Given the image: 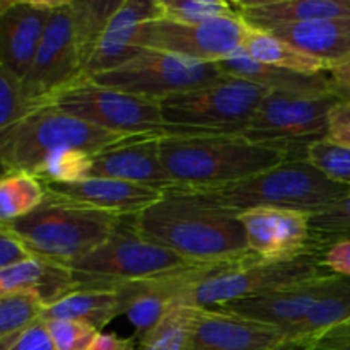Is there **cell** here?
Returning a JSON list of instances; mask_svg holds the SVG:
<instances>
[{
    "label": "cell",
    "mask_w": 350,
    "mask_h": 350,
    "mask_svg": "<svg viewBox=\"0 0 350 350\" xmlns=\"http://www.w3.org/2000/svg\"><path fill=\"white\" fill-rule=\"evenodd\" d=\"M147 241L170 250L191 265L228 263L250 256L238 212L191 188H174L133 217Z\"/></svg>",
    "instance_id": "obj_1"
},
{
    "label": "cell",
    "mask_w": 350,
    "mask_h": 350,
    "mask_svg": "<svg viewBox=\"0 0 350 350\" xmlns=\"http://www.w3.org/2000/svg\"><path fill=\"white\" fill-rule=\"evenodd\" d=\"M161 159L180 188L211 190L248 180L289 159L286 152L239 135H163Z\"/></svg>",
    "instance_id": "obj_2"
},
{
    "label": "cell",
    "mask_w": 350,
    "mask_h": 350,
    "mask_svg": "<svg viewBox=\"0 0 350 350\" xmlns=\"http://www.w3.org/2000/svg\"><path fill=\"white\" fill-rule=\"evenodd\" d=\"M123 217L74 204L46 190L43 204L7 226L31 256L70 267L108 241Z\"/></svg>",
    "instance_id": "obj_3"
},
{
    "label": "cell",
    "mask_w": 350,
    "mask_h": 350,
    "mask_svg": "<svg viewBox=\"0 0 350 350\" xmlns=\"http://www.w3.org/2000/svg\"><path fill=\"white\" fill-rule=\"evenodd\" d=\"M197 191L238 214L250 208H286L313 215L342 200L350 187L332 181L308 161L287 159L248 180Z\"/></svg>",
    "instance_id": "obj_4"
},
{
    "label": "cell",
    "mask_w": 350,
    "mask_h": 350,
    "mask_svg": "<svg viewBox=\"0 0 350 350\" xmlns=\"http://www.w3.org/2000/svg\"><path fill=\"white\" fill-rule=\"evenodd\" d=\"M123 139L126 137L89 125L53 105L36 106L0 132V167L33 174L41 161L57 150L77 149L94 156Z\"/></svg>",
    "instance_id": "obj_5"
},
{
    "label": "cell",
    "mask_w": 350,
    "mask_h": 350,
    "mask_svg": "<svg viewBox=\"0 0 350 350\" xmlns=\"http://www.w3.org/2000/svg\"><path fill=\"white\" fill-rule=\"evenodd\" d=\"M269 89L226 75L219 82L159 101L166 135H241Z\"/></svg>",
    "instance_id": "obj_6"
},
{
    "label": "cell",
    "mask_w": 350,
    "mask_h": 350,
    "mask_svg": "<svg viewBox=\"0 0 350 350\" xmlns=\"http://www.w3.org/2000/svg\"><path fill=\"white\" fill-rule=\"evenodd\" d=\"M195 267L170 250L144 239L133 228V217H123L115 234L72 263L81 287H113L118 284L152 279Z\"/></svg>",
    "instance_id": "obj_7"
},
{
    "label": "cell",
    "mask_w": 350,
    "mask_h": 350,
    "mask_svg": "<svg viewBox=\"0 0 350 350\" xmlns=\"http://www.w3.org/2000/svg\"><path fill=\"white\" fill-rule=\"evenodd\" d=\"M340 101H344L340 94L269 92L239 137L282 150L289 159H304L308 147L327 137L328 116Z\"/></svg>",
    "instance_id": "obj_8"
},
{
    "label": "cell",
    "mask_w": 350,
    "mask_h": 350,
    "mask_svg": "<svg viewBox=\"0 0 350 350\" xmlns=\"http://www.w3.org/2000/svg\"><path fill=\"white\" fill-rule=\"evenodd\" d=\"M325 272L318 256L269 262L250 255L234 262L221 263L204 280L185 294L181 303L197 310H212L246 297L260 296L291 284L313 279Z\"/></svg>",
    "instance_id": "obj_9"
},
{
    "label": "cell",
    "mask_w": 350,
    "mask_h": 350,
    "mask_svg": "<svg viewBox=\"0 0 350 350\" xmlns=\"http://www.w3.org/2000/svg\"><path fill=\"white\" fill-rule=\"evenodd\" d=\"M48 105L116 135H166L159 103L88 77L65 88Z\"/></svg>",
    "instance_id": "obj_10"
},
{
    "label": "cell",
    "mask_w": 350,
    "mask_h": 350,
    "mask_svg": "<svg viewBox=\"0 0 350 350\" xmlns=\"http://www.w3.org/2000/svg\"><path fill=\"white\" fill-rule=\"evenodd\" d=\"M224 77L226 74H222L217 64L144 48L133 60L88 79L159 103L170 96L211 85Z\"/></svg>",
    "instance_id": "obj_11"
},
{
    "label": "cell",
    "mask_w": 350,
    "mask_h": 350,
    "mask_svg": "<svg viewBox=\"0 0 350 350\" xmlns=\"http://www.w3.org/2000/svg\"><path fill=\"white\" fill-rule=\"evenodd\" d=\"M85 79L70 0H57L34 60L21 82L29 108L48 105L60 91Z\"/></svg>",
    "instance_id": "obj_12"
},
{
    "label": "cell",
    "mask_w": 350,
    "mask_h": 350,
    "mask_svg": "<svg viewBox=\"0 0 350 350\" xmlns=\"http://www.w3.org/2000/svg\"><path fill=\"white\" fill-rule=\"evenodd\" d=\"M248 26L238 16L202 24H183L156 17L139 33V44L197 62L219 64L241 51Z\"/></svg>",
    "instance_id": "obj_13"
},
{
    "label": "cell",
    "mask_w": 350,
    "mask_h": 350,
    "mask_svg": "<svg viewBox=\"0 0 350 350\" xmlns=\"http://www.w3.org/2000/svg\"><path fill=\"white\" fill-rule=\"evenodd\" d=\"M217 265H195L152 279L118 284L115 287L120 301V314H125L135 328V340L149 334L174 304L181 303L185 294L200 280L211 275Z\"/></svg>",
    "instance_id": "obj_14"
},
{
    "label": "cell",
    "mask_w": 350,
    "mask_h": 350,
    "mask_svg": "<svg viewBox=\"0 0 350 350\" xmlns=\"http://www.w3.org/2000/svg\"><path fill=\"white\" fill-rule=\"evenodd\" d=\"M253 256L269 262L318 256L310 214L286 208H250L239 214Z\"/></svg>",
    "instance_id": "obj_15"
},
{
    "label": "cell",
    "mask_w": 350,
    "mask_h": 350,
    "mask_svg": "<svg viewBox=\"0 0 350 350\" xmlns=\"http://www.w3.org/2000/svg\"><path fill=\"white\" fill-rule=\"evenodd\" d=\"M57 0H0V64L23 82Z\"/></svg>",
    "instance_id": "obj_16"
},
{
    "label": "cell",
    "mask_w": 350,
    "mask_h": 350,
    "mask_svg": "<svg viewBox=\"0 0 350 350\" xmlns=\"http://www.w3.org/2000/svg\"><path fill=\"white\" fill-rule=\"evenodd\" d=\"M161 137H126L92 156L91 176L111 178L157 191L178 188L161 159Z\"/></svg>",
    "instance_id": "obj_17"
},
{
    "label": "cell",
    "mask_w": 350,
    "mask_h": 350,
    "mask_svg": "<svg viewBox=\"0 0 350 350\" xmlns=\"http://www.w3.org/2000/svg\"><path fill=\"white\" fill-rule=\"evenodd\" d=\"M334 277L332 273H321L303 282L291 284V286L280 287V289L270 291L260 296L222 304L212 310L224 311V313L236 314L246 320L280 328L286 335V332L296 327L310 313L317 301L327 293Z\"/></svg>",
    "instance_id": "obj_18"
},
{
    "label": "cell",
    "mask_w": 350,
    "mask_h": 350,
    "mask_svg": "<svg viewBox=\"0 0 350 350\" xmlns=\"http://www.w3.org/2000/svg\"><path fill=\"white\" fill-rule=\"evenodd\" d=\"M187 350H287L280 328L219 310H198Z\"/></svg>",
    "instance_id": "obj_19"
},
{
    "label": "cell",
    "mask_w": 350,
    "mask_h": 350,
    "mask_svg": "<svg viewBox=\"0 0 350 350\" xmlns=\"http://www.w3.org/2000/svg\"><path fill=\"white\" fill-rule=\"evenodd\" d=\"M156 17H159L157 0H122L85 62V77L113 70L133 60L144 50L139 44L140 29L147 21Z\"/></svg>",
    "instance_id": "obj_20"
},
{
    "label": "cell",
    "mask_w": 350,
    "mask_h": 350,
    "mask_svg": "<svg viewBox=\"0 0 350 350\" xmlns=\"http://www.w3.org/2000/svg\"><path fill=\"white\" fill-rule=\"evenodd\" d=\"M46 190L74 204L118 217H135L163 197V191L152 188L99 176H89L70 185H50Z\"/></svg>",
    "instance_id": "obj_21"
},
{
    "label": "cell",
    "mask_w": 350,
    "mask_h": 350,
    "mask_svg": "<svg viewBox=\"0 0 350 350\" xmlns=\"http://www.w3.org/2000/svg\"><path fill=\"white\" fill-rule=\"evenodd\" d=\"M231 3L246 26L269 33L310 21L350 17V0H241Z\"/></svg>",
    "instance_id": "obj_22"
},
{
    "label": "cell",
    "mask_w": 350,
    "mask_h": 350,
    "mask_svg": "<svg viewBox=\"0 0 350 350\" xmlns=\"http://www.w3.org/2000/svg\"><path fill=\"white\" fill-rule=\"evenodd\" d=\"M79 289L77 279L68 267L29 256L0 270V297L31 294L50 306L72 291Z\"/></svg>",
    "instance_id": "obj_23"
},
{
    "label": "cell",
    "mask_w": 350,
    "mask_h": 350,
    "mask_svg": "<svg viewBox=\"0 0 350 350\" xmlns=\"http://www.w3.org/2000/svg\"><path fill=\"white\" fill-rule=\"evenodd\" d=\"M217 67L221 68L222 74L229 75V77L245 79V81L269 89L270 92L293 96L338 94L328 72L320 75L297 74V72L286 70V68L260 64L243 51H238L232 57L221 60Z\"/></svg>",
    "instance_id": "obj_24"
},
{
    "label": "cell",
    "mask_w": 350,
    "mask_h": 350,
    "mask_svg": "<svg viewBox=\"0 0 350 350\" xmlns=\"http://www.w3.org/2000/svg\"><path fill=\"white\" fill-rule=\"evenodd\" d=\"M270 33L303 53L321 60L327 67L350 58V17L310 21L277 27Z\"/></svg>",
    "instance_id": "obj_25"
},
{
    "label": "cell",
    "mask_w": 350,
    "mask_h": 350,
    "mask_svg": "<svg viewBox=\"0 0 350 350\" xmlns=\"http://www.w3.org/2000/svg\"><path fill=\"white\" fill-rule=\"evenodd\" d=\"M350 320V277L335 275L310 313L286 332L287 350H314L323 335Z\"/></svg>",
    "instance_id": "obj_26"
},
{
    "label": "cell",
    "mask_w": 350,
    "mask_h": 350,
    "mask_svg": "<svg viewBox=\"0 0 350 350\" xmlns=\"http://www.w3.org/2000/svg\"><path fill=\"white\" fill-rule=\"evenodd\" d=\"M116 317H120V301L115 287H81L44 306L41 313V320L81 321L99 332Z\"/></svg>",
    "instance_id": "obj_27"
},
{
    "label": "cell",
    "mask_w": 350,
    "mask_h": 350,
    "mask_svg": "<svg viewBox=\"0 0 350 350\" xmlns=\"http://www.w3.org/2000/svg\"><path fill=\"white\" fill-rule=\"evenodd\" d=\"M241 51L260 64L286 68L297 74L320 75L328 70L327 65L318 58L303 53L280 38L273 36L272 33L252 29V27L246 29Z\"/></svg>",
    "instance_id": "obj_28"
},
{
    "label": "cell",
    "mask_w": 350,
    "mask_h": 350,
    "mask_svg": "<svg viewBox=\"0 0 350 350\" xmlns=\"http://www.w3.org/2000/svg\"><path fill=\"white\" fill-rule=\"evenodd\" d=\"M46 197V185L27 171L0 173V224L9 226L31 214Z\"/></svg>",
    "instance_id": "obj_29"
},
{
    "label": "cell",
    "mask_w": 350,
    "mask_h": 350,
    "mask_svg": "<svg viewBox=\"0 0 350 350\" xmlns=\"http://www.w3.org/2000/svg\"><path fill=\"white\" fill-rule=\"evenodd\" d=\"M197 308L178 303L147 335L139 338L137 350H187Z\"/></svg>",
    "instance_id": "obj_30"
},
{
    "label": "cell",
    "mask_w": 350,
    "mask_h": 350,
    "mask_svg": "<svg viewBox=\"0 0 350 350\" xmlns=\"http://www.w3.org/2000/svg\"><path fill=\"white\" fill-rule=\"evenodd\" d=\"M120 2L122 0H70L75 38H77L84 68L106 23L120 5Z\"/></svg>",
    "instance_id": "obj_31"
},
{
    "label": "cell",
    "mask_w": 350,
    "mask_h": 350,
    "mask_svg": "<svg viewBox=\"0 0 350 350\" xmlns=\"http://www.w3.org/2000/svg\"><path fill=\"white\" fill-rule=\"evenodd\" d=\"M92 156L77 149H62L41 161L34 176L50 185H70L91 176Z\"/></svg>",
    "instance_id": "obj_32"
},
{
    "label": "cell",
    "mask_w": 350,
    "mask_h": 350,
    "mask_svg": "<svg viewBox=\"0 0 350 350\" xmlns=\"http://www.w3.org/2000/svg\"><path fill=\"white\" fill-rule=\"evenodd\" d=\"M157 7L159 17L183 24H202L238 16L232 3L224 0H157Z\"/></svg>",
    "instance_id": "obj_33"
},
{
    "label": "cell",
    "mask_w": 350,
    "mask_h": 350,
    "mask_svg": "<svg viewBox=\"0 0 350 350\" xmlns=\"http://www.w3.org/2000/svg\"><path fill=\"white\" fill-rule=\"evenodd\" d=\"M311 232L318 248L340 239H350V191L342 200L310 215Z\"/></svg>",
    "instance_id": "obj_34"
},
{
    "label": "cell",
    "mask_w": 350,
    "mask_h": 350,
    "mask_svg": "<svg viewBox=\"0 0 350 350\" xmlns=\"http://www.w3.org/2000/svg\"><path fill=\"white\" fill-rule=\"evenodd\" d=\"M43 303L31 294L0 297V342L41 320Z\"/></svg>",
    "instance_id": "obj_35"
},
{
    "label": "cell",
    "mask_w": 350,
    "mask_h": 350,
    "mask_svg": "<svg viewBox=\"0 0 350 350\" xmlns=\"http://www.w3.org/2000/svg\"><path fill=\"white\" fill-rule=\"evenodd\" d=\"M304 161L335 183L350 187V147L337 146L327 139L317 140L306 149Z\"/></svg>",
    "instance_id": "obj_36"
},
{
    "label": "cell",
    "mask_w": 350,
    "mask_h": 350,
    "mask_svg": "<svg viewBox=\"0 0 350 350\" xmlns=\"http://www.w3.org/2000/svg\"><path fill=\"white\" fill-rule=\"evenodd\" d=\"M57 350H89L101 332L81 321L43 320Z\"/></svg>",
    "instance_id": "obj_37"
},
{
    "label": "cell",
    "mask_w": 350,
    "mask_h": 350,
    "mask_svg": "<svg viewBox=\"0 0 350 350\" xmlns=\"http://www.w3.org/2000/svg\"><path fill=\"white\" fill-rule=\"evenodd\" d=\"M21 82L0 64V132L19 122L29 111Z\"/></svg>",
    "instance_id": "obj_38"
},
{
    "label": "cell",
    "mask_w": 350,
    "mask_h": 350,
    "mask_svg": "<svg viewBox=\"0 0 350 350\" xmlns=\"http://www.w3.org/2000/svg\"><path fill=\"white\" fill-rule=\"evenodd\" d=\"M318 263L332 275L350 277V239H340L318 252Z\"/></svg>",
    "instance_id": "obj_39"
},
{
    "label": "cell",
    "mask_w": 350,
    "mask_h": 350,
    "mask_svg": "<svg viewBox=\"0 0 350 350\" xmlns=\"http://www.w3.org/2000/svg\"><path fill=\"white\" fill-rule=\"evenodd\" d=\"M3 350H57L43 320L34 321L21 334H17Z\"/></svg>",
    "instance_id": "obj_40"
},
{
    "label": "cell",
    "mask_w": 350,
    "mask_h": 350,
    "mask_svg": "<svg viewBox=\"0 0 350 350\" xmlns=\"http://www.w3.org/2000/svg\"><path fill=\"white\" fill-rule=\"evenodd\" d=\"M327 140L337 146L350 147V99L337 103L328 116Z\"/></svg>",
    "instance_id": "obj_41"
},
{
    "label": "cell",
    "mask_w": 350,
    "mask_h": 350,
    "mask_svg": "<svg viewBox=\"0 0 350 350\" xmlns=\"http://www.w3.org/2000/svg\"><path fill=\"white\" fill-rule=\"evenodd\" d=\"M29 256V252L24 248L23 243L7 229V226L0 224V270Z\"/></svg>",
    "instance_id": "obj_42"
},
{
    "label": "cell",
    "mask_w": 350,
    "mask_h": 350,
    "mask_svg": "<svg viewBox=\"0 0 350 350\" xmlns=\"http://www.w3.org/2000/svg\"><path fill=\"white\" fill-rule=\"evenodd\" d=\"M314 350H350V320L320 338Z\"/></svg>",
    "instance_id": "obj_43"
},
{
    "label": "cell",
    "mask_w": 350,
    "mask_h": 350,
    "mask_svg": "<svg viewBox=\"0 0 350 350\" xmlns=\"http://www.w3.org/2000/svg\"><path fill=\"white\" fill-rule=\"evenodd\" d=\"M327 72L332 81H334L338 94L344 99H350V58L332 65V67H328Z\"/></svg>",
    "instance_id": "obj_44"
},
{
    "label": "cell",
    "mask_w": 350,
    "mask_h": 350,
    "mask_svg": "<svg viewBox=\"0 0 350 350\" xmlns=\"http://www.w3.org/2000/svg\"><path fill=\"white\" fill-rule=\"evenodd\" d=\"M132 338H120L115 334H99L89 350H123Z\"/></svg>",
    "instance_id": "obj_45"
},
{
    "label": "cell",
    "mask_w": 350,
    "mask_h": 350,
    "mask_svg": "<svg viewBox=\"0 0 350 350\" xmlns=\"http://www.w3.org/2000/svg\"><path fill=\"white\" fill-rule=\"evenodd\" d=\"M123 350H137V342H135V338H132V340H130V344L126 345L125 349Z\"/></svg>",
    "instance_id": "obj_46"
},
{
    "label": "cell",
    "mask_w": 350,
    "mask_h": 350,
    "mask_svg": "<svg viewBox=\"0 0 350 350\" xmlns=\"http://www.w3.org/2000/svg\"><path fill=\"white\" fill-rule=\"evenodd\" d=\"M19 334H21V332H19ZM14 337H16V335H14ZM14 337H10V338H5V340H2V342H0V350H3V349H5L7 345H9V342L12 340Z\"/></svg>",
    "instance_id": "obj_47"
}]
</instances>
